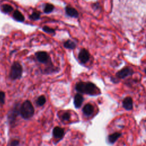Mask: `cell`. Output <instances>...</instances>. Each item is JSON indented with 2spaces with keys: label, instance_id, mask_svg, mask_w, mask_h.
Returning <instances> with one entry per match:
<instances>
[{
  "label": "cell",
  "instance_id": "9a60e30c",
  "mask_svg": "<svg viewBox=\"0 0 146 146\" xmlns=\"http://www.w3.org/2000/svg\"><path fill=\"white\" fill-rule=\"evenodd\" d=\"M121 134L119 132H115L114 133H112L109 135L108 137V140L109 143L111 144L114 143L119 139V137L121 136Z\"/></svg>",
  "mask_w": 146,
  "mask_h": 146
},
{
  "label": "cell",
  "instance_id": "6da1fadb",
  "mask_svg": "<svg viewBox=\"0 0 146 146\" xmlns=\"http://www.w3.org/2000/svg\"><path fill=\"white\" fill-rule=\"evenodd\" d=\"M75 90L80 94L90 95H96L100 94L97 86L90 82H79L75 85Z\"/></svg>",
  "mask_w": 146,
  "mask_h": 146
},
{
  "label": "cell",
  "instance_id": "3957f363",
  "mask_svg": "<svg viewBox=\"0 0 146 146\" xmlns=\"http://www.w3.org/2000/svg\"><path fill=\"white\" fill-rule=\"evenodd\" d=\"M23 68L18 62H14L11 66L9 76L12 80L19 79L22 75Z\"/></svg>",
  "mask_w": 146,
  "mask_h": 146
},
{
  "label": "cell",
  "instance_id": "2e32d148",
  "mask_svg": "<svg viewBox=\"0 0 146 146\" xmlns=\"http://www.w3.org/2000/svg\"><path fill=\"white\" fill-rule=\"evenodd\" d=\"M55 7L52 4L47 3L44 5V6L43 7V12L46 14H50L53 11Z\"/></svg>",
  "mask_w": 146,
  "mask_h": 146
},
{
  "label": "cell",
  "instance_id": "277c9868",
  "mask_svg": "<svg viewBox=\"0 0 146 146\" xmlns=\"http://www.w3.org/2000/svg\"><path fill=\"white\" fill-rule=\"evenodd\" d=\"M35 56L38 62L42 64H48L52 63L51 58L46 51H39L35 53Z\"/></svg>",
  "mask_w": 146,
  "mask_h": 146
},
{
  "label": "cell",
  "instance_id": "e0dca14e",
  "mask_svg": "<svg viewBox=\"0 0 146 146\" xmlns=\"http://www.w3.org/2000/svg\"><path fill=\"white\" fill-rule=\"evenodd\" d=\"M29 18L31 21H38L40 19V13L38 11H34L29 15Z\"/></svg>",
  "mask_w": 146,
  "mask_h": 146
},
{
  "label": "cell",
  "instance_id": "603a6c76",
  "mask_svg": "<svg viewBox=\"0 0 146 146\" xmlns=\"http://www.w3.org/2000/svg\"><path fill=\"white\" fill-rule=\"evenodd\" d=\"M70 118V114L68 112L64 113L62 116V119L64 120H68Z\"/></svg>",
  "mask_w": 146,
  "mask_h": 146
},
{
  "label": "cell",
  "instance_id": "7a4b0ae2",
  "mask_svg": "<svg viewBox=\"0 0 146 146\" xmlns=\"http://www.w3.org/2000/svg\"><path fill=\"white\" fill-rule=\"evenodd\" d=\"M19 114L25 119L31 118L34 114V108L31 102L25 100L19 108Z\"/></svg>",
  "mask_w": 146,
  "mask_h": 146
},
{
  "label": "cell",
  "instance_id": "7402d4cb",
  "mask_svg": "<svg viewBox=\"0 0 146 146\" xmlns=\"http://www.w3.org/2000/svg\"><path fill=\"white\" fill-rule=\"evenodd\" d=\"M19 144V141L18 140H13L10 143V146H18Z\"/></svg>",
  "mask_w": 146,
  "mask_h": 146
},
{
  "label": "cell",
  "instance_id": "5b68a950",
  "mask_svg": "<svg viewBox=\"0 0 146 146\" xmlns=\"http://www.w3.org/2000/svg\"><path fill=\"white\" fill-rule=\"evenodd\" d=\"M19 104H16L9 112L7 114V119L10 124H13L15 123L17 117L19 114Z\"/></svg>",
  "mask_w": 146,
  "mask_h": 146
},
{
  "label": "cell",
  "instance_id": "4fadbf2b",
  "mask_svg": "<svg viewBox=\"0 0 146 146\" xmlns=\"http://www.w3.org/2000/svg\"><path fill=\"white\" fill-rule=\"evenodd\" d=\"M52 134L55 138H57V139L61 138L64 135V130L63 129V128L60 127H56L53 129Z\"/></svg>",
  "mask_w": 146,
  "mask_h": 146
},
{
  "label": "cell",
  "instance_id": "8992f818",
  "mask_svg": "<svg viewBox=\"0 0 146 146\" xmlns=\"http://www.w3.org/2000/svg\"><path fill=\"white\" fill-rule=\"evenodd\" d=\"M133 73V69L129 66H127L118 71L116 73V76L119 79H124L128 76L132 75Z\"/></svg>",
  "mask_w": 146,
  "mask_h": 146
},
{
  "label": "cell",
  "instance_id": "5bb4252c",
  "mask_svg": "<svg viewBox=\"0 0 146 146\" xmlns=\"http://www.w3.org/2000/svg\"><path fill=\"white\" fill-rule=\"evenodd\" d=\"M63 46L64 48L70 50H74L76 47V43L71 39H67L63 43Z\"/></svg>",
  "mask_w": 146,
  "mask_h": 146
},
{
  "label": "cell",
  "instance_id": "7c38bea8",
  "mask_svg": "<svg viewBox=\"0 0 146 146\" xmlns=\"http://www.w3.org/2000/svg\"><path fill=\"white\" fill-rule=\"evenodd\" d=\"M13 17L15 21H17L18 22H24V21L25 19L24 15L22 14L21 12H20L18 10H16L13 12Z\"/></svg>",
  "mask_w": 146,
  "mask_h": 146
},
{
  "label": "cell",
  "instance_id": "9c48e42d",
  "mask_svg": "<svg viewBox=\"0 0 146 146\" xmlns=\"http://www.w3.org/2000/svg\"><path fill=\"white\" fill-rule=\"evenodd\" d=\"M123 106L126 110H131L133 108V101L132 99L127 96L123 101Z\"/></svg>",
  "mask_w": 146,
  "mask_h": 146
},
{
  "label": "cell",
  "instance_id": "8fae6325",
  "mask_svg": "<svg viewBox=\"0 0 146 146\" xmlns=\"http://www.w3.org/2000/svg\"><path fill=\"white\" fill-rule=\"evenodd\" d=\"M94 111V108L93 106L90 104H86L83 108V113L87 116H91L93 113Z\"/></svg>",
  "mask_w": 146,
  "mask_h": 146
},
{
  "label": "cell",
  "instance_id": "ba28073f",
  "mask_svg": "<svg viewBox=\"0 0 146 146\" xmlns=\"http://www.w3.org/2000/svg\"><path fill=\"white\" fill-rule=\"evenodd\" d=\"M65 13H66V14L69 17L74 18H78L79 17L78 11L75 8L71 7L70 5L66 6Z\"/></svg>",
  "mask_w": 146,
  "mask_h": 146
},
{
  "label": "cell",
  "instance_id": "44dd1931",
  "mask_svg": "<svg viewBox=\"0 0 146 146\" xmlns=\"http://www.w3.org/2000/svg\"><path fill=\"white\" fill-rule=\"evenodd\" d=\"M5 102V93L0 91V105H3Z\"/></svg>",
  "mask_w": 146,
  "mask_h": 146
},
{
  "label": "cell",
  "instance_id": "52a82bcc",
  "mask_svg": "<svg viewBox=\"0 0 146 146\" xmlns=\"http://www.w3.org/2000/svg\"><path fill=\"white\" fill-rule=\"evenodd\" d=\"M78 58L82 64H86L90 59V54L89 51L85 48L81 49L78 54Z\"/></svg>",
  "mask_w": 146,
  "mask_h": 146
},
{
  "label": "cell",
  "instance_id": "ffe728a7",
  "mask_svg": "<svg viewBox=\"0 0 146 146\" xmlns=\"http://www.w3.org/2000/svg\"><path fill=\"white\" fill-rule=\"evenodd\" d=\"M46 102V98L43 95H41L39 97H38V98L36 100V103L37 104L38 106H43Z\"/></svg>",
  "mask_w": 146,
  "mask_h": 146
},
{
  "label": "cell",
  "instance_id": "30bf717a",
  "mask_svg": "<svg viewBox=\"0 0 146 146\" xmlns=\"http://www.w3.org/2000/svg\"><path fill=\"white\" fill-rule=\"evenodd\" d=\"M84 98L83 96L80 94H76L74 98V104L76 108H79L81 107L83 102Z\"/></svg>",
  "mask_w": 146,
  "mask_h": 146
},
{
  "label": "cell",
  "instance_id": "d6986e66",
  "mask_svg": "<svg viewBox=\"0 0 146 146\" xmlns=\"http://www.w3.org/2000/svg\"><path fill=\"white\" fill-rule=\"evenodd\" d=\"M42 30L44 32H45V33H46L47 34H55V30L52 29V28H51V27H48L47 26H43L42 27Z\"/></svg>",
  "mask_w": 146,
  "mask_h": 146
},
{
  "label": "cell",
  "instance_id": "ac0fdd59",
  "mask_svg": "<svg viewBox=\"0 0 146 146\" xmlns=\"http://www.w3.org/2000/svg\"><path fill=\"white\" fill-rule=\"evenodd\" d=\"M1 10L5 13H10L13 11V8L8 4H4L1 6Z\"/></svg>",
  "mask_w": 146,
  "mask_h": 146
}]
</instances>
